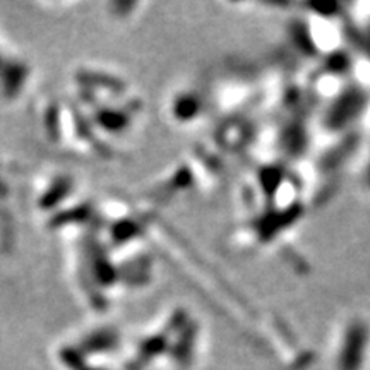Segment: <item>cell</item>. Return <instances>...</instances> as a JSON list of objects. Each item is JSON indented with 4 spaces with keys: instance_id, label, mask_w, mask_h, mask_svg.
I'll use <instances>...</instances> for the list:
<instances>
[{
    "instance_id": "2",
    "label": "cell",
    "mask_w": 370,
    "mask_h": 370,
    "mask_svg": "<svg viewBox=\"0 0 370 370\" xmlns=\"http://www.w3.org/2000/svg\"><path fill=\"white\" fill-rule=\"evenodd\" d=\"M369 329L365 322L353 321L343 336L341 350L338 355V370H360L367 350Z\"/></svg>"
},
{
    "instance_id": "4",
    "label": "cell",
    "mask_w": 370,
    "mask_h": 370,
    "mask_svg": "<svg viewBox=\"0 0 370 370\" xmlns=\"http://www.w3.org/2000/svg\"><path fill=\"white\" fill-rule=\"evenodd\" d=\"M259 182H261L262 190L267 197H273L278 190V187L283 182V172L278 167H266L261 170V175H259Z\"/></svg>"
},
{
    "instance_id": "1",
    "label": "cell",
    "mask_w": 370,
    "mask_h": 370,
    "mask_svg": "<svg viewBox=\"0 0 370 370\" xmlns=\"http://www.w3.org/2000/svg\"><path fill=\"white\" fill-rule=\"evenodd\" d=\"M369 95L361 88H350L338 96V100L327 110L324 125L327 129H343L364 112Z\"/></svg>"
},
{
    "instance_id": "3",
    "label": "cell",
    "mask_w": 370,
    "mask_h": 370,
    "mask_svg": "<svg viewBox=\"0 0 370 370\" xmlns=\"http://www.w3.org/2000/svg\"><path fill=\"white\" fill-rule=\"evenodd\" d=\"M302 215H304L302 204H293V206L287 207V210L271 212V215L262 221L261 227H259V235H261L262 240H271L274 235H278V232L292 227Z\"/></svg>"
},
{
    "instance_id": "6",
    "label": "cell",
    "mask_w": 370,
    "mask_h": 370,
    "mask_svg": "<svg viewBox=\"0 0 370 370\" xmlns=\"http://www.w3.org/2000/svg\"><path fill=\"white\" fill-rule=\"evenodd\" d=\"M369 180H370V170H369Z\"/></svg>"
},
{
    "instance_id": "5",
    "label": "cell",
    "mask_w": 370,
    "mask_h": 370,
    "mask_svg": "<svg viewBox=\"0 0 370 370\" xmlns=\"http://www.w3.org/2000/svg\"><path fill=\"white\" fill-rule=\"evenodd\" d=\"M350 67V58L346 53H331L326 61V71L334 72V74H344Z\"/></svg>"
}]
</instances>
